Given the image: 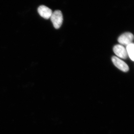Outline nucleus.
Returning <instances> with one entry per match:
<instances>
[{"instance_id":"nucleus-1","label":"nucleus","mask_w":134,"mask_h":134,"mask_svg":"<svg viewBox=\"0 0 134 134\" xmlns=\"http://www.w3.org/2000/svg\"><path fill=\"white\" fill-rule=\"evenodd\" d=\"M50 18L55 29H59L63 22V16L61 11L56 10L53 12Z\"/></svg>"},{"instance_id":"nucleus-2","label":"nucleus","mask_w":134,"mask_h":134,"mask_svg":"<svg viewBox=\"0 0 134 134\" xmlns=\"http://www.w3.org/2000/svg\"><path fill=\"white\" fill-rule=\"evenodd\" d=\"M133 35L132 33L127 32L121 35L118 39V41L121 45L127 46L133 43Z\"/></svg>"},{"instance_id":"nucleus-3","label":"nucleus","mask_w":134,"mask_h":134,"mask_svg":"<svg viewBox=\"0 0 134 134\" xmlns=\"http://www.w3.org/2000/svg\"><path fill=\"white\" fill-rule=\"evenodd\" d=\"M112 61L114 65L121 71L127 72L129 70V68L128 65L118 57L113 56L112 58Z\"/></svg>"},{"instance_id":"nucleus-4","label":"nucleus","mask_w":134,"mask_h":134,"mask_svg":"<svg viewBox=\"0 0 134 134\" xmlns=\"http://www.w3.org/2000/svg\"><path fill=\"white\" fill-rule=\"evenodd\" d=\"M113 51L116 55L121 59H125L128 56L126 49L121 45L117 44L114 46L113 47Z\"/></svg>"},{"instance_id":"nucleus-5","label":"nucleus","mask_w":134,"mask_h":134,"mask_svg":"<svg viewBox=\"0 0 134 134\" xmlns=\"http://www.w3.org/2000/svg\"><path fill=\"white\" fill-rule=\"evenodd\" d=\"M38 14L42 17L45 19L50 18L53 12L52 10L45 5H41L38 8Z\"/></svg>"},{"instance_id":"nucleus-6","label":"nucleus","mask_w":134,"mask_h":134,"mask_svg":"<svg viewBox=\"0 0 134 134\" xmlns=\"http://www.w3.org/2000/svg\"><path fill=\"white\" fill-rule=\"evenodd\" d=\"M126 51L128 55L130 58V59L133 61L134 60V44L132 43L126 46Z\"/></svg>"}]
</instances>
